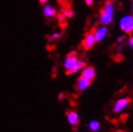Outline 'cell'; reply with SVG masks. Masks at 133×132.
I'll use <instances>...</instances> for the list:
<instances>
[{"label": "cell", "mask_w": 133, "mask_h": 132, "mask_svg": "<svg viewBox=\"0 0 133 132\" xmlns=\"http://www.w3.org/2000/svg\"><path fill=\"white\" fill-rule=\"evenodd\" d=\"M64 67L66 69V74H72L84 69L86 67V62L83 60H78L76 51H71L68 54L64 63Z\"/></svg>", "instance_id": "6da1fadb"}, {"label": "cell", "mask_w": 133, "mask_h": 132, "mask_svg": "<svg viewBox=\"0 0 133 132\" xmlns=\"http://www.w3.org/2000/svg\"><path fill=\"white\" fill-rule=\"evenodd\" d=\"M113 17V6L111 0H106V2L100 10L99 13V20L102 24H108L112 21Z\"/></svg>", "instance_id": "7a4b0ae2"}, {"label": "cell", "mask_w": 133, "mask_h": 132, "mask_svg": "<svg viewBox=\"0 0 133 132\" xmlns=\"http://www.w3.org/2000/svg\"><path fill=\"white\" fill-rule=\"evenodd\" d=\"M96 29H97V26L95 25L85 34V37L81 43V47L84 50L91 49L96 43Z\"/></svg>", "instance_id": "3957f363"}, {"label": "cell", "mask_w": 133, "mask_h": 132, "mask_svg": "<svg viewBox=\"0 0 133 132\" xmlns=\"http://www.w3.org/2000/svg\"><path fill=\"white\" fill-rule=\"evenodd\" d=\"M120 27L121 29L124 31L127 34L131 35V33L133 32V17L127 16V17H123L121 19Z\"/></svg>", "instance_id": "277c9868"}, {"label": "cell", "mask_w": 133, "mask_h": 132, "mask_svg": "<svg viewBox=\"0 0 133 132\" xmlns=\"http://www.w3.org/2000/svg\"><path fill=\"white\" fill-rule=\"evenodd\" d=\"M131 102V99L129 97H123V98L117 100V102L114 105V113H120L122 112L124 108H127V106L129 105V103Z\"/></svg>", "instance_id": "5b68a950"}, {"label": "cell", "mask_w": 133, "mask_h": 132, "mask_svg": "<svg viewBox=\"0 0 133 132\" xmlns=\"http://www.w3.org/2000/svg\"><path fill=\"white\" fill-rule=\"evenodd\" d=\"M92 84V81L91 80H88L84 77H79L76 81V84H75V88L78 92H84L86 89H88L89 87L91 86Z\"/></svg>", "instance_id": "8992f818"}, {"label": "cell", "mask_w": 133, "mask_h": 132, "mask_svg": "<svg viewBox=\"0 0 133 132\" xmlns=\"http://www.w3.org/2000/svg\"><path fill=\"white\" fill-rule=\"evenodd\" d=\"M81 76L88 80L93 81V80L95 79V77H96V70H95V69H94L93 67L86 66L83 69L82 72H81Z\"/></svg>", "instance_id": "52a82bcc"}, {"label": "cell", "mask_w": 133, "mask_h": 132, "mask_svg": "<svg viewBox=\"0 0 133 132\" xmlns=\"http://www.w3.org/2000/svg\"><path fill=\"white\" fill-rule=\"evenodd\" d=\"M66 119L68 122H70V124L72 126H76L79 123V117L77 115V113L75 111H68L66 112Z\"/></svg>", "instance_id": "ba28073f"}, {"label": "cell", "mask_w": 133, "mask_h": 132, "mask_svg": "<svg viewBox=\"0 0 133 132\" xmlns=\"http://www.w3.org/2000/svg\"><path fill=\"white\" fill-rule=\"evenodd\" d=\"M107 29L105 27L99 28V29H96V42H100L104 39V37L106 36Z\"/></svg>", "instance_id": "9c48e42d"}, {"label": "cell", "mask_w": 133, "mask_h": 132, "mask_svg": "<svg viewBox=\"0 0 133 132\" xmlns=\"http://www.w3.org/2000/svg\"><path fill=\"white\" fill-rule=\"evenodd\" d=\"M43 15L45 16V17L52 18V17H56L57 12L54 8H52V7H50V6H47L43 9Z\"/></svg>", "instance_id": "30bf717a"}, {"label": "cell", "mask_w": 133, "mask_h": 132, "mask_svg": "<svg viewBox=\"0 0 133 132\" xmlns=\"http://www.w3.org/2000/svg\"><path fill=\"white\" fill-rule=\"evenodd\" d=\"M56 17H57V20H58V23H59V26L61 27V29L65 30V28H66V25H68V22H66V17H65V16H64L62 13L57 14Z\"/></svg>", "instance_id": "8fae6325"}, {"label": "cell", "mask_w": 133, "mask_h": 132, "mask_svg": "<svg viewBox=\"0 0 133 132\" xmlns=\"http://www.w3.org/2000/svg\"><path fill=\"white\" fill-rule=\"evenodd\" d=\"M61 13L63 14L65 17H72L74 13H73L71 7H66V8H62L61 9Z\"/></svg>", "instance_id": "7c38bea8"}, {"label": "cell", "mask_w": 133, "mask_h": 132, "mask_svg": "<svg viewBox=\"0 0 133 132\" xmlns=\"http://www.w3.org/2000/svg\"><path fill=\"white\" fill-rule=\"evenodd\" d=\"M89 127L92 131H97L100 128V123L97 121H92L89 123Z\"/></svg>", "instance_id": "4fadbf2b"}, {"label": "cell", "mask_w": 133, "mask_h": 132, "mask_svg": "<svg viewBox=\"0 0 133 132\" xmlns=\"http://www.w3.org/2000/svg\"><path fill=\"white\" fill-rule=\"evenodd\" d=\"M59 4L61 5L62 8H66V7H71L70 4V0H58Z\"/></svg>", "instance_id": "5bb4252c"}, {"label": "cell", "mask_w": 133, "mask_h": 132, "mask_svg": "<svg viewBox=\"0 0 133 132\" xmlns=\"http://www.w3.org/2000/svg\"><path fill=\"white\" fill-rule=\"evenodd\" d=\"M62 37V33H55L53 35H51V36L48 37V40L49 41H52V40H56V39H59Z\"/></svg>", "instance_id": "9a60e30c"}, {"label": "cell", "mask_w": 133, "mask_h": 132, "mask_svg": "<svg viewBox=\"0 0 133 132\" xmlns=\"http://www.w3.org/2000/svg\"><path fill=\"white\" fill-rule=\"evenodd\" d=\"M66 94H64V93H60L59 94V96H58V98H59V100H63V99L66 98Z\"/></svg>", "instance_id": "2e32d148"}, {"label": "cell", "mask_w": 133, "mask_h": 132, "mask_svg": "<svg viewBox=\"0 0 133 132\" xmlns=\"http://www.w3.org/2000/svg\"><path fill=\"white\" fill-rule=\"evenodd\" d=\"M128 45L131 48H133V37H130L129 38V40H128Z\"/></svg>", "instance_id": "e0dca14e"}, {"label": "cell", "mask_w": 133, "mask_h": 132, "mask_svg": "<svg viewBox=\"0 0 133 132\" xmlns=\"http://www.w3.org/2000/svg\"><path fill=\"white\" fill-rule=\"evenodd\" d=\"M85 1H86L87 5H89V6H91L93 4V0H85Z\"/></svg>", "instance_id": "ac0fdd59"}, {"label": "cell", "mask_w": 133, "mask_h": 132, "mask_svg": "<svg viewBox=\"0 0 133 132\" xmlns=\"http://www.w3.org/2000/svg\"><path fill=\"white\" fill-rule=\"evenodd\" d=\"M124 40V37H120L119 39H118V43H121V42H123Z\"/></svg>", "instance_id": "d6986e66"}, {"label": "cell", "mask_w": 133, "mask_h": 132, "mask_svg": "<svg viewBox=\"0 0 133 132\" xmlns=\"http://www.w3.org/2000/svg\"><path fill=\"white\" fill-rule=\"evenodd\" d=\"M39 1H40V3H41V4H44V3H45V2L47 1V0H39Z\"/></svg>", "instance_id": "ffe728a7"}]
</instances>
